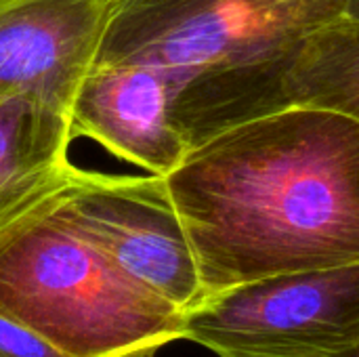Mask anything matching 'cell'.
Instances as JSON below:
<instances>
[{"mask_svg": "<svg viewBox=\"0 0 359 357\" xmlns=\"http://www.w3.org/2000/svg\"><path fill=\"white\" fill-rule=\"evenodd\" d=\"M351 357H359V353H355V356H351Z\"/></svg>", "mask_w": 359, "mask_h": 357, "instance_id": "obj_13", "label": "cell"}, {"mask_svg": "<svg viewBox=\"0 0 359 357\" xmlns=\"http://www.w3.org/2000/svg\"><path fill=\"white\" fill-rule=\"evenodd\" d=\"M69 133L160 177L189 154L170 116L168 78L141 63L95 65L72 103Z\"/></svg>", "mask_w": 359, "mask_h": 357, "instance_id": "obj_7", "label": "cell"}, {"mask_svg": "<svg viewBox=\"0 0 359 357\" xmlns=\"http://www.w3.org/2000/svg\"><path fill=\"white\" fill-rule=\"evenodd\" d=\"M118 0H0V99L69 116Z\"/></svg>", "mask_w": 359, "mask_h": 357, "instance_id": "obj_6", "label": "cell"}, {"mask_svg": "<svg viewBox=\"0 0 359 357\" xmlns=\"http://www.w3.org/2000/svg\"><path fill=\"white\" fill-rule=\"evenodd\" d=\"M0 357H67L34 330L0 314Z\"/></svg>", "mask_w": 359, "mask_h": 357, "instance_id": "obj_10", "label": "cell"}, {"mask_svg": "<svg viewBox=\"0 0 359 357\" xmlns=\"http://www.w3.org/2000/svg\"><path fill=\"white\" fill-rule=\"evenodd\" d=\"M166 185L206 299L359 263V122L290 103L194 147Z\"/></svg>", "mask_w": 359, "mask_h": 357, "instance_id": "obj_1", "label": "cell"}, {"mask_svg": "<svg viewBox=\"0 0 359 357\" xmlns=\"http://www.w3.org/2000/svg\"><path fill=\"white\" fill-rule=\"evenodd\" d=\"M59 198L69 221L128 280L185 316L206 301L166 177L105 175L76 166Z\"/></svg>", "mask_w": 359, "mask_h": 357, "instance_id": "obj_5", "label": "cell"}, {"mask_svg": "<svg viewBox=\"0 0 359 357\" xmlns=\"http://www.w3.org/2000/svg\"><path fill=\"white\" fill-rule=\"evenodd\" d=\"M72 141L69 116L29 97L0 99V227L67 183Z\"/></svg>", "mask_w": 359, "mask_h": 357, "instance_id": "obj_8", "label": "cell"}, {"mask_svg": "<svg viewBox=\"0 0 359 357\" xmlns=\"http://www.w3.org/2000/svg\"><path fill=\"white\" fill-rule=\"evenodd\" d=\"M345 15H349L353 19H359V0H349V6H347Z\"/></svg>", "mask_w": 359, "mask_h": 357, "instance_id": "obj_12", "label": "cell"}, {"mask_svg": "<svg viewBox=\"0 0 359 357\" xmlns=\"http://www.w3.org/2000/svg\"><path fill=\"white\" fill-rule=\"evenodd\" d=\"M0 314L67 357L183 339L185 314L128 280L69 221L59 189L0 227Z\"/></svg>", "mask_w": 359, "mask_h": 357, "instance_id": "obj_3", "label": "cell"}, {"mask_svg": "<svg viewBox=\"0 0 359 357\" xmlns=\"http://www.w3.org/2000/svg\"><path fill=\"white\" fill-rule=\"evenodd\" d=\"M160 349H154V347H149V349H137V351H130V353H126V356H120V357H156Z\"/></svg>", "mask_w": 359, "mask_h": 357, "instance_id": "obj_11", "label": "cell"}, {"mask_svg": "<svg viewBox=\"0 0 359 357\" xmlns=\"http://www.w3.org/2000/svg\"><path fill=\"white\" fill-rule=\"evenodd\" d=\"M347 6L349 0H118L95 65L160 69L170 84L172 122L191 151L290 105L284 72L301 44Z\"/></svg>", "mask_w": 359, "mask_h": 357, "instance_id": "obj_2", "label": "cell"}, {"mask_svg": "<svg viewBox=\"0 0 359 357\" xmlns=\"http://www.w3.org/2000/svg\"><path fill=\"white\" fill-rule=\"evenodd\" d=\"M288 103L316 105L359 122V19L341 15L316 29L282 76Z\"/></svg>", "mask_w": 359, "mask_h": 357, "instance_id": "obj_9", "label": "cell"}, {"mask_svg": "<svg viewBox=\"0 0 359 357\" xmlns=\"http://www.w3.org/2000/svg\"><path fill=\"white\" fill-rule=\"evenodd\" d=\"M183 339L217 357L359 353V263L252 282L187 314Z\"/></svg>", "mask_w": 359, "mask_h": 357, "instance_id": "obj_4", "label": "cell"}]
</instances>
